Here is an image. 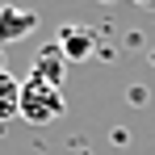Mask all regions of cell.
<instances>
[{
  "label": "cell",
  "instance_id": "1",
  "mask_svg": "<svg viewBox=\"0 0 155 155\" xmlns=\"http://www.w3.org/2000/svg\"><path fill=\"white\" fill-rule=\"evenodd\" d=\"M63 92L54 84H42V80H21V117L34 122V126H46L54 117H63Z\"/></svg>",
  "mask_w": 155,
  "mask_h": 155
},
{
  "label": "cell",
  "instance_id": "2",
  "mask_svg": "<svg viewBox=\"0 0 155 155\" xmlns=\"http://www.w3.org/2000/svg\"><path fill=\"white\" fill-rule=\"evenodd\" d=\"M34 29H38V13H34V8H17V4H4V8H0V46L21 42Z\"/></svg>",
  "mask_w": 155,
  "mask_h": 155
},
{
  "label": "cell",
  "instance_id": "3",
  "mask_svg": "<svg viewBox=\"0 0 155 155\" xmlns=\"http://www.w3.org/2000/svg\"><path fill=\"white\" fill-rule=\"evenodd\" d=\"M54 46L63 51L67 63H84L88 54L97 51V34L84 29V25H63V29H59V38H54Z\"/></svg>",
  "mask_w": 155,
  "mask_h": 155
},
{
  "label": "cell",
  "instance_id": "4",
  "mask_svg": "<svg viewBox=\"0 0 155 155\" xmlns=\"http://www.w3.org/2000/svg\"><path fill=\"white\" fill-rule=\"evenodd\" d=\"M63 71H67V59H63V51H59V46H42V51L34 54V67H29V76L34 80H42V84H54V88H59V84H63Z\"/></svg>",
  "mask_w": 155,
  "mask_h": 155
},
{
  "label": "cell",
  "instance_id": "5",
  "mask_svg": "<svg viewBox=\"0 0 155 155\" xmlns=\"http://www.w3.org/2000/svg\"><path fill=\"white\" fill-rule=\"evenodd\" d=\"M21 117V80L13 71H0V122Z\"/></svg>",
  "mask_w": 155,
  "mask_h": 155
},
{
  "label": "cell",
  "instance_id": "6",
  "mask_svg": "<svg viewBox=\"0 0 155 155\" xmlns=\"http://www.w3.org/2000/svg\"><path fill=\"white\" fill-rule=\"evenodd\" d=\"M0 71H8V67H4V46H0Z\"/></svg>",
  "mask_w": 155,
  "mask_h": 155
},
{
  "label": "cell",
  "instance_id": "7",
  "mask_svg": "<svg viewBox=\"0 0 155 155\" xmlns=\"http://www.w3.org/2000/svg\"><path fill=\"white\" fill-rule=\"evenodd\" d=\"M134 4H151V0H134Z\"/></svg>",
  "mask_w": 155,
  "mask_h": 155
}]
</instances>
